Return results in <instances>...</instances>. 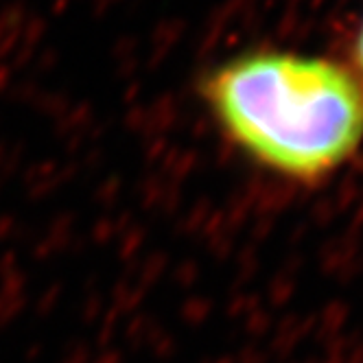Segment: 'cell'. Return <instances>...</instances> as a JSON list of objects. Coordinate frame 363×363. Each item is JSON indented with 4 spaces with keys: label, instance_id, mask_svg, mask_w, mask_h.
<instances>
[{
    "label": "cell",
    "instance_id": "6da1fadb",
    "mask_svg": "<svg viewBox=\"0 0 363 363\" xmlns=\"http://www.w3.org/2000/svg\"><path fill=\"white\" fill-rule=\"evenodd\" d=\"M228 143L296 184H320L363 143V79L340 62L247 50L199 82Z\"/></svg>",
    "mask_w": 363,
    "mask_h": 363
},
{
    "label": "cell",
    "instance_id": "7a4b0ae2",
    "mask_svg": "<svg viewBox=\"0 0 363 363\" xmlns=\"http://www.w3.org/2000/svg\"><path fill=\"white\" fill-rule=\"evenodd\" d=\"M354 72L363 79V22H361V27H359V33L354 38Z\"/></svg>",
    "mask_w": 363,
    "mask_h": 363
}]
</instances>
